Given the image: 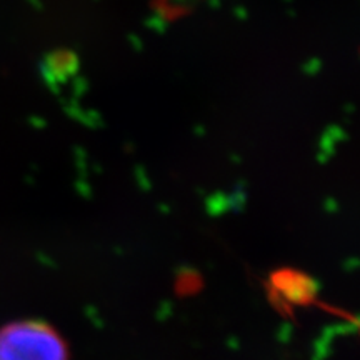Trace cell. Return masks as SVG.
Instances as JSON below:
<instances>
[{
    "label": "cell",
    "instance_id": "1",
    "mask_svg": "<svg viewBox=\"0 0 360 360\" xmlns=\"http://www.w3.org/2000/svg\"><path fill=\"white\" fill-rule=\"evenodd\" d=\"M0 360H69V349L49 323L17 321L0 328Z\"/></svg>",
    "mask_w": 360,
    "mask_h": 360
}]
</instances>
